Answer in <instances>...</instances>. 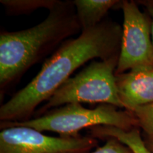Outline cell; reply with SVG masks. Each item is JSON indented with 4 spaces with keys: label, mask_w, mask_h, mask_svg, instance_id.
I'll return each mask as SVG.
<instances>
[{
    "label": "cell",
    "mask_w": 153,
    "mask_h": 153,
    "mask_svg": "<svg viewBox=\"0 0 153 153\" xmlns=\"http://www.w3.org/2000/svg\"><path fill=\"white\" fill-rule=\"evenodd\" d=\"M123 28L105 19L76 38H69L47 59L35 77L0 107L1 122L29 120L40 104L46 102L80 67L96 59L119 56Z\"/></svg>",
    "instance_id": "cell-1"
},
{
    "label": "cell",
    "mask_w": 153,
    "mask_h": 153,
    "mask_svg": "<svg viewBox=\"0 0 153 153\" xmlns=\"http://www.w3.org/2000/svg\"><path fill=\"white\" fill-rule=\"evenodd\" d=\"M43 22L18 31L0 34V93L28 69L55 53L65 41L81 33L72 1L57 0Z\"/></svg>",
    "instance_id": "cell-2"
},
{
    "label": "cell",
    "mask_w": 153,
    "mask_h": 153,
    "mask_svg": "<svg viewBox=\"0 0 153 153\" xmlns=\"http://www.w3.org/2000/svg\"><path fill=\"white\" fill-rule=\"evenodd\" d=\"M108 126L123 130L138 127L133 112L111 104H99L87 108L79 103H71L55 108L24 121L1 122V129L9 126H25L38 131L54 132L62 137H75L83 129ZM139 128V127H138Z\"/></svg>",
    "instance_id": "cell-3"
},
{
    "label": "cell",
    "mask_w": 153,
    "mask_h": 153,
    "mask_svg": "<svg viewBox=\"0 0 153 153\" xmlns=\"http://www.w3.org/2000/svg\"><path fill=\"white\" fill-rule=\"evenodd\" d=\"M119 56L106 60H93L71 76L38 111L36 117L71 103L111 104L123 108L116 85V70Z\"/></svg>",
    "instance_id": "cell-4"
},
{
    "label": "cell",
    "mask_w": 153,
    "mask_h": 153,
    "mask_svg": "<svg viewBox=\"0 0 153 153\" xmlns=\"http://www.w3.org/2000/svg\"><path fill=\"white\" fill-rule=\"evenodd\" d=\"M123 23L121 45L116 74L134 69L153 68L152 19L134 1H120Z\"/></svg>",
    "instance_id": "cell-5"
},
{
    "label": "cell",
    "mask_w": 153,
    "mask_h": 153,
    "mask_svg": "<svg viewBox=\"0 0 153 153\" xmlns=\"http://www.w3.org/2000/svg\"><path fill=\"white\" fill-rule=\"evenodd\" d=\"M98 143L90 135L53 137L25 126H9L0 132V153H89Z\"/></svg>",
    "instance_id": "cell-6"
},
{
    "label": "cell",
    "mask_w": 153,
    "mask_h": 153,
    "mask_svg": "<svg viewBox=\"0 0 153 153\" xmlns=\"http://www.w3.org/2000/svg\"><path fill=\"white\" fill-rule=\"evenodd\" d=\"M116 85L125 110L133 112L153 103V68L134 69L116 74Z\"/></svg>",
    "instance_id": "cell-7"
},
{
    "label": "cell",
    "mask_w": 153,
    "mask_h": 153,
    "mask_svg": "<svg viewBox=\"0 0 153 153\" xmlns=\"http://www.w3.org/2000/svg\"><path fill=\"white\" fill-rule=\"evenodd\" d=\"M82 31L101 24L108 11L119 4L117 0H74L72 1Z\"/></svg>",
    "instance_id": "cell-8"
},
{
    "label": "cell",
    "mask_w": 153,
    "mask_h": 153,
    "mask_svg": "<svg viewBox=\"0 0 153 153\" xmlns=\"http://www.w3.org/2000/svg\"><path fill=\"white\" fill-rule=\"evenodd\" d=\"M89 135L97 139L115 138L123 143L133 153H152L147 148L140 128L123 130L114 126H98L89 129Z\"/></svg>",
    "instance_id": "cell-9"
},
{
    "label": "cell",
    "mask_w": 153,
    "mask_h": 153,
    "mask_svg": "<svg viewBox=\"0 0 153 153\" xmlns=\"http://www.w3.org/2000/svg\"><path fill=\"white\" fill-rule=\"evenodd\" d=\"M57 0H1L8 15L28 14L39 9L50 10Z\"/></svg>",
    "instance_id": "cell-10"
},
{
    "label": "cell",
    "mask_w": 153,
    "mask_h": 153,
    "mask_svg": "<svg viewBox=\"0 0 153 153\" xmlns=\"http://www.w3.org/2000/svg\"><path fill=\"white\" fill-rule=\"evenodd\" d=\"M133 113L145 135L153 136V103L138 107Z\"/></svg>",
    "instance_id": "cell-11"
},
{
    "label": "cell",
    "mask_w": 153,
    "mask_h": 153,
    "mask_svg": "<svg viewBox=\"0 0 153 153\" xmlns=\"http://www.w3.org/2000/svg\"><path fill=\"white\" fill-rule=\"evenodd\" d=\"M89 153H133L128 147L115 138H107L102 146Z\"/></svg>",
    "instance_id": "cell-12"
},
{
    "label": "cell",
    "mask_w": 153,
    "mask_h": 153,
    "mask_svg": "<svg viewBox=\"0 0 153 153\" xmlns=\"http://www.w3.org/2000/svg\"><path fill=\"white\" fill-rule=\"evenodd\" d=\"M137 2L139 4L143 5L146 9L147 12L152 19V38L153 42V0H143V1H137Z\"/></svg>",
    "instance_id": "cell-13"
},
{
    "label": "cell",
    "mask_w": 153,
    "mask_h": 153,
    "mask_svg": "<svg viewBox=\"0 0 153 153\" xmlns=\"http://www.w3.org/2000/svg\"><path fill=\"white\" fill-rule=\"evenodd\" d=\"M144 141L147 148H148L152 153H153V136H147L145 135Z\"/></svg>",
    "instance_id": "cell-14"
}]
</instances>
